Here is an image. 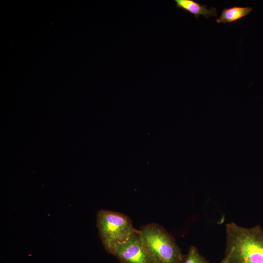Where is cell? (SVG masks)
<instances>
[{"instance_id":"6da1fadb","label":"cell","mask_w":263,"mask_h":263,"mask_svg":"<svg viewBox=\"0 0 263 263\" xmlns=\"http://www.w3.org/2000/svg\"><path fill=\"white\" fill-rule=\"evenodd\" d=\"M226 254L231 263H263V228L240 226L234 222L225 225Z\"/></svg>"},{"instance_id":"7a4b0ae2","label":"cell","mask_w":263,"mask_h":263,"mask_svg":"<svg viewBox=\"0 0 263 263\" xmlns=\"http://www.w3.org/2000/svg\"><path fill=\"white\" fill-rule=\"evenodd\" d=\"M138 233L142 246L154 263H181L184 255L174 238L161 225L150 223Z\"/></svg>"},{"instance_id":"3957f363","label":"cell","mask_w":263,"mask_h":263,"mask_svg":"<svg viewBox=\"0 0 263 263\" xmlns=\"http://www.w3.org/2000/svg\"><path fill=\"white\" fill-rule=\"evenodd\" d=\"M96 221L100 238L108 252L137 231L129 217L117 212L100 209L97 212Z\"/></svg>"},{"instance_id":"277c9868","label":"cell","mask_w":263,"mask_h":263,"mask_svg":"<svg viewBox=\"0 0 263 263\" xmlns=\"http://www.w3.org/2000/svg\"><path fill=\"white\" fill-rule=\"evenodd\" d=\"M109 253L121 263H154L142 246L138 230L125 242L115 245Z\"/></svg>"},{"instance_id":"5b68a950","label":"cell","mask_w":263,"mask_h":263,"mask_svg":"<svg viewBox=\"0 0 263 263\" xmlns=\"http://www.w3.org/2000/svg\"><path fill=\"white\" fill-rule=\"evenodd\" d=\"M175 2L177 8L193 15L198 19L200 16L207 19L217 16L215 7L207 8V5H201L193 0H175Z\"/></svg>"},{"instance_id":"8992f818","label":"cell","mask_w":263,"mask_h":263,"mask_svg":"<svg viewBox=\"0 0 263 263\" xmlns=\"http://www.w3.org/2000/svg\"><path fill=\"white\" fill-rule=\"evenodd\" d=\"M252 10L251 7L233 6L223 10L220 17L216 19L217 23H232L249 15Z\"/></svg>"},{"instance_id":"52a82bcc","label":"cell","mask_w":263,"mask_h":263,"mask_svg":"<svg viewBox=\"0 0 263 263\" xmlns=\"http://www.w3.org/2000/svg\"><path fill=\"white\" fill-rule=\"evenodd\" d=\"M181 263H209V262L200 254L195 246L192 245L187 254L184 255Z\"/></svg>"},{"instance_id":"ba28073f","label":"cell","mask_w":263,"mask_h":263,"mask_svg":"<svg viewBox=\"0 0 263 263\" xmlns=\"http://www.w3.org/2000/svg\"><path fill=\"white\" fill-rule=\"evenodd\" d=\"M221 263H231L229 255L228 254H226V256L222 261Z\"/></svg>"}]
</instances>
